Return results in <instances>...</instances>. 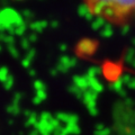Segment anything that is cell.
Instances as JSON below:
<instances>
[{
	"label": "cell",
	"instance_id": "1",
	"mask_svg": "<svg viewBox=\"0 0 135 135\" xmlns=\"http://www.w3.org/2000/svg\"><path fill=\"white\" fill-rule=\"evenodd\" d=\"M94 16L114 25H125L135 17V0H82Z\"/></svg>",
	"mask_w": 135,
	"mask_h": 135
}]
</instances>
